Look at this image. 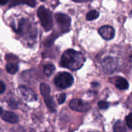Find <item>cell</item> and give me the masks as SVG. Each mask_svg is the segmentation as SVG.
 I'll return each mask as SVG.
<instances>
[{
    "mask_svg": "<svg viewBox=\"0 0 132 132\" xmlns=\"http://www.w3.org/2000/svg\"><path fill=\"white\" fill-rule=\"evenodd\" d=\"M116 86L119 90H127L129 87V83L126 79L119 77L116 81Z\"/></svg>",
    "mask_w": 132,
    "mask_h": 132,
    "instance_id": "obj_11",
    "label": "cell"
},
{
    "mask_svg": "<svg viewBox=\"0 0 132 132\" xmlns=\"http://www.w3.org/2000/svg\"><path fill=\"white\" fill-rule=\"evenodd\" d=\"M2 119L5 122L11 124H15L19 121L18 116L15 113L9 111H5L2 113Z\"/></svg>",
    "mask_w": 132,
    "mask_h": 132,
    "instance_id": "obj_9",
    "label": "cell"
},
{
    "mask_svg": "<svg viewBox=\"0 0 132 132\" xmlns=\"http://www.w3.org/2000/svg\"><path fill=\"white\" fill-rule=\"evenodd\" d=\"M9 106H10V108H12V109H15V108H17V107H18V103H17L16 101H10V102H9Z\"/></svg>",
    "mask_w": 132,
    "mask_h": 132,
    "instance_id": "obj_22",
    "label": "cell"
},
{
    "mask_svg": "<svg viewBox=\"0 0 132 132\" xmlns=\"http://www.w3.org/2000/svg\"><path fill=\"white\" fill-rule=\"evenodd\" d=\"M74 79L68 72H60L57 73L54 79V83L57 87L61 89L68 88L73 83Z\"/></svg>",
    "mask_w": 132,
    "mask_h": 132,
    "instance_id": "obj_3",
    "label": "cell"
},
{
    "mask_svg": "<svg viewBox=\"0 0 132 132\" xmlns=\"http://www.w3.org/2000/svg\"><path fill=\"white\" fill-rule=\"evenodd\" d=\"M19 69V66L15 63H8L6 65V70L8 73L10 74H14L16 73Z\"/></svg>",
    "mask_w": 132,
    "mask_h": 132,
    "instance_id": "obj_14",
    "label": "cell"
},
{
    "mask_svg": "<svg viewBox=\"0 0 132 132\" xmlns=\"http://www.w3.org/2000/svg\"><path fill=\"white\" fill-rule=\"evenodd\" d=\"M67 99V95L65 94H61L59 95L57 98V101L59 104H63Z\"/></svg>",
    "mask_w": 132,
    "mask_h": 132,
    "instance_id": "obj_21",
    "label": "cell"
},
{
    "mask_svg": "<svg viewBox=\"0 0 132 132\" xmlns=\"http://www.w3.org/2000/svg\"><path fill=\"white\" fill-rule=\"evenodd\" d=\"M37 15L45 30L48 31L52 28L53 18L50 10L46 9L44 6H41L37 10Z\"/></svg>",
    "mask_w": 132,
    "mask_h": 132,
    "instance_id": "obj_2",
    "label": "cell"
},
{
    "mask_svg": "<svg viewBox=\"0 0 132 132\" xmlns=\"http://www.w3.org/2000/svg\"><path fill=\"white\" fill-rule=\"evenodd\" d=\"M99 33L104 39L110 40L114 37L115 30L111 26L105 25L99 28Z\"/></svg>",
    "mask_w": 132,
    "mask_h": 132,
    "instance_id": "obj_8",
    "label": "cell"
},
{
    "mask_svg": "<svg viewBox=\"0 0 132 132\" xmlns=\"http://www.w3.org/2000/svg\"><path fill=\"white\" fill-rule=\"evenodd\" d=\"M41 1H45V0H41Z\"/></svg>",
    "mask_w": 132,
    "mask_h": 132,
    "instance_id": "obj_27",
    "label": "cell"
},
{
    "mask_svg": "<svg viewBox=\"0 0 132 132\" xmlns=\"http://www.w3.org/2000/svg\"><path fill=\"white\" fill-rule=\"evenodd\" d=\"M3 112V111L2 108H1V107H0V116H1V115H2Z\"/></svg>",
    "mask_w": 132,
    "mask_h": 132,
    "instance_id": "obj_26",
    "label": "cell"
},
{
    "mask_svg": "<svg viewBox=\"0 0 132 132\" xmlns=\"http://www.w3.org/2000/svg\"><path fill=\"white\" fill-rule=\"evenodd\" d=\"M99 15V13L97 10H92L90 12L88 13L86 15V19L88 21H92L98 18Z\"/></svg>",
    "mask_w": 132,
    "mask_h": 132,
    "instance_id": "obj_17",
    "label": "cell"
},
{
    "mask_svg": "<svg viewBox=\"0 0 132 132\" xmlns=\"http://www.w3.org/2000/svg\"><path fill=\"white\" fill-rule=\"evenodd\" d=\"M69 106L71 109L81 113L88 112L91 108L90 103L79 99H74L71 101L69 103Z\"/></svg>",
    "mask_w": 132,
    "mask_h": 132,
    "instance_id": "obj_4",
    "label": "cell"
},
{
    "mask_svg": "<svg viewBox=\"0 0 132 132\" xmlns=\"http://www.w3.org/2000/svg\"><path fill=\"white\" fill-rule=\"evenodd\" d=\"M13 132H35V131L32 128H30L22 127L16 129Z\"/></svg>",
    "mask_w": 132,
    "mask_h": 132,
    "instance_id": "obj_20",
    "label": "cell"
},
{
    "mask_svg": "<svg viewBox=\"0 0 132 132\" xmlns=\"http://www.w3.org/2000/svg\"><path fill=\"white\" fill-rule=\"evenodd\" d=\"M40 91H41V94L43 97L48 96L50 94V86L46 83H41L40 85Z\"/></svg>",
    "mask_w": 132,
    "mask_h": 132,
    "instance_id": "obj_15",
    "label": "cell"
},
{
    "mask_svg": "<svg viewBox=\"0 0 132 132\" xmlns=\"http://www.w3.org/2000/svg\"><path fill=\"white\" fill-rule=\"evenodd\" d=\"M117 68V61L114 57L108 56L103 60L102 63V68L104 72L107 74L113 73Z\"/></svg>",
    "mask_w": 132,
    "mask_h": 132,
    "instance_id": "obj_6",
    "label": "cell"
},
{
    "mask_svg": "<svg viewBox=\"0 0 132 132\" xmlns=\"http://www.w3.org/2000/svg\"><path fill=\"white\" fill-rule=\"evenodd\" d=\"M85 60V57L81 52L68 49L62 55L60 65L71 70H77L83 66Z\"/></svg>",
    "mask_w": 132,
    "mask_h": 132,
    "instance_id": "obj_1",
    "label": "cell"
},
{
    "mask_svg": "<svg viewBox=\"0 0 132 132\" xmlns=\"http://www.w3.org/2000/svg\"><path fill=\"white\" fill-rule=\"evenodd\" d=\"M19 90L23 96V99L26 101L32 102L37 100V95L32 89L27 88L25 86L21 85L19 86Z\"/></svg>",
    "mask_w": 132,
    "mask_h": 132,
    "instance_id": "obj_7",
    "label": "cell"
},
{
    "mask_svg": "<svg viewBox=\"0 0 132 132\" xmlns=\"http://www.w3.org/2000/svg\"><path fill=\"white\" fill-rule=\"evenodd\" d=\"M74 1L76 2H85V1H88V0H73Z\"/></svg>",
    "mask_w": 132,
    "mask_h": 132,
    "instance_id": "obj_25",
    "label": "cell"
},
{
    "mask_svg": "<svg viewBox=\"0 0 132 132\" xmlns=\"http://www.w3.org/2000/svg\"><path fill=\"white\" fill-rule=\"evenodd\" d=\"M88 132H95V131H88Z\"/></svg>",
    "mask_w": 132,
    "mask_h": 132,
    "instance_id": "obj_28",
    "label": "cell"
},
{
    "mask_svg": "<svg viewBox=\"0 0 132 132\" xmlns=\"http://www.w3.org/2000/svg\"><path fill=\"white\" fill-rule=\"evenodd\" d=\"M98 106L101 110H106L109 108V103L104 101H101L98 103Z\"/></svg>",
    "mask_w": 132,
    "mask_h": 132,
    "instance_id": "obj_18",
    "label": "cell"
},
{
    "mask_svg": "<svg viewBox=\"0 0 132 132\" xmlns=\"http://www.w3.org/2000/svg\"><path fill=\"white\" fill-rule=\"evenodd\" d=\"M0 59H1V57H0Z\"/></svg>",
    "mask_w": 132,
    "mask_h": 132,
    "instance_id": "obj_29",
    "label": "cell"
},
{
    "mask_svg": "<svg viewBox=\"0 0 132 132\" xmlns=\"http://www.w3.org/2000/svg\"><path fill=\"white\" fill-rule=\"evenodd\" d=\"M44 98V100H45V103H46V106H47L48 108L52 112H55L56 111L55 110V104L54 103V100H53L52 98L50 97V95L48 96H46Z\"/></svg>",
    "mask_w": 132,
    "mask_h": 132,
    "instance_id": "obj_12",
    "label": "cell"
},
{
    "mask_svg": "<svg viewBox=\"0 0 132 132\" xmlns=\"http://www.w3.org/2000/svg\"><path fill=\"white\" fill-rule=\"evenodd\" d=\"M9 2V0H0V5H4Z\"/></svg>",
    "mask_w": 132,
    "mask_h": 132,
    "instance_id": "obj_24",
    "label": "cell"
},
{
    "mask_svg": "<svg viewBox=\"0 0 132 132\" xmlns=\"http://www.w3.org/2000/svg\"><path fill=\"white\" fill-rule=\"evenodd\" d=\"M55 18L60 30H61L63 32L69 30L70 27L71 19L68 15L58 13L55 14Z\"/></svg>",
    "mask_w": 132,
    "mask_h": 132,
    "instance_id": "obj_5",
    "label": "cell"
},
{
    "mask_svg": "<svg viewBox=\"0 0 132 132\" xmlns=\"http://www.w3.org/2000/svg\"><path fill=\"white\" fill-rule=\"evenodd\" d=\"M113 132H128L125 125L121 121H117L113 125Z\"/></svg>",
    "mask_w": 132,
    "mask_h": 132,
    "instance_id": "obj_13",
    "label": "cell"
},
{
    "mask_svg": "<svg viewBox=\"0 0 132 132\" xmlns=\"http://www.w3.org/2000/svg\"><path fill=\"white\" fill-rule=\"evenodd\" d=\"M5 90V85L2 81H0V94H3Z\"/></svg>",
    "mask_w": 132,
    "mask_h": 132,
    "instance_id": "obj_23",
    "label": "cell"
},
{
    "mask_svg": "<svg viewBox=\"0 0 132 132\" xmlns=\"http://www.w3.org/2000/svg\"><path fill=\"white\" fill-rule=\"evenodd\" d=\"M19 4H25L31 7H34L36 5V0H10L9 7H12Z\"/></svg>",
    "mask_w": 132,
    "mask_h": 132,
    "instance_id": "obj_10",
    "label": "cell"
},
{
    "mask_svg": "<svg viewBox=\"0 0 132 132\" xmlns=\"http://www.w3.org/2000/svg\"><path fill=\"white\" fill-rule=\"evenodd\" d=\"M55 67L53 64H45L43 67V73L46 76H50L54 71L55 70Z\"/></svg>",
    "mask_w": 132,
    "mask_h": 132,
    "instance_id": "obj_16",
    "label": "cell"
},
{
    "mask_svg": "<svg viewBox=\"0 0 132 132\" xmlns=\"http://www.w3.org/2000/svg\"><path fill=\"white\" fill-rule=\"evenodd\" d=\"M125 120H126V125H127V126L129 128V129H130V130H131V128H132V114H131V113H130L128 116H126Z\"/></svg>",
    "mask_w": 132,
    "mask_h": 132,
    "instance_id": "obj_19",
    "label": "cell"
}]
</instances>
